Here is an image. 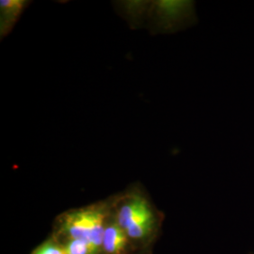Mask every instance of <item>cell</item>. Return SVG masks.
I'll return each instance as SVG.
<instances>
[{
  "instance_id": "5b68a950",
  "label": "cell",
  "mask_w": 254,
  "mask_h": 254,
  "mask_svg": "<svg viewBox=\"0 0 254 254\" xmlns=\"http://www.w3.org/2000/svg\"><path fill=\"white\" fill-rule=\"evenodd\" d=\"M127 237L126 232L117 222L109 224L105 229L102 248L107 254H119L125 249Z\"/></svg>"
},
{
  "instance_id": "277c9868",
  "label": "cell",
  "mask_w": 254,
  "mask_h": 254,
  "mask_svg": "<svg viewBox=\"0 0 254 254\" xmlns=\"http://www.w3.org/2000/svg\"><path fill=\"white\" fill-rule=\"evenodd\" d=\"M29 2L25 0L0 1V36H7L16 24Z\"/></svg>"
},
{
  "instance_id": "6da1fadb",
  "label": "cell",
  "mask_w": 254,
  "mask_h": 254,
  "mask_svg": "<svg viewBox=\"0 0 254 254\" xmlns=\"http://www.w3.org/2000/svg\"><path fill=\"white\" fill-rule=\"evenodd\" d=\"M155 218L152 204L139 191H131L119 200L117 223L128 237H145L153 230Z\"/></svg>"
},
{
  "instance_id": "8992f818",
  "label": "cell",
  "mask_w": 254,
  "mask_h": 254,
  "mask_svg": "<svg viewBox=\"0 0 254 254\" xmlns=\"http://www.w3.org/2000/svg\"><path fill=\"white\" fill-rule=\"evenodd\" d=\"M66 254H93L91 245L84 240L71 239L64 247Z\"/></svg>"
},
{
  "instance_id": "52a82bcc",
  "label": "cell",
  "mask_w": 254,
  "mask_h": 254,
  "mask_svg": "<svg viewBox=\"0 0 254 254\" xmlns=\"http://www.w3.org/2000/svg\"><path fill=\"white\" fill-rule=\"evenodd\" d=\"M34 254H66L64 248L59 247V246L55 245L48 243L46 245L41 247L38 251L35 252Z\"/></svg>"
},
{
  "instance_id": "3957f363",
  "label": "cell",
  "mask_w": 254,
  "mask_h": 254,
  "mask_svg": "<svg viewBox=\"0 0 254 254\" xmlns=\"http://www.w3.org/2000/svg\"><path fill=\"white\" fill-rule=\"evenodd\" d=\"M153 11L156 16L154 24L161 32L180 31L197 23L195 2L192 1H156Z\"/></svg>"
},
{
  "instance_id": "7a4b0ae2",
  "label": "cell",
  "mask_w": 254,
  "mask_h": 254,
  "mask_svg": "<svg viewBox=\"0 0 254 254\" xmlns=\"http://www.w3.org/2000/svg\"><path fill=\"white\" fill-rule=\"evenodd\" d=\"M104 206H92L70 212L64 218V229L71 239L87 241L93 254L100 252L105 233Z\"/></svg>"
}]
</instances>
